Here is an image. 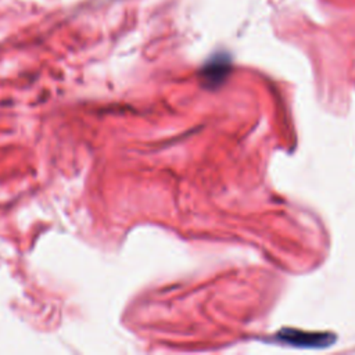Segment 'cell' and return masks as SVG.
I'll use <instances>...</instances> for the list:
<instances>
[{
    "label": "cell",
    "mask_w": 355,
    "mask_h": 355,
    "mask_svg": "<svg viewBox=\"0 0 355 355\" xmlns=\"http://www.w3.org/2000/svg\"><path fill=\"white\" fill-rule=\"evenodd\" d=\"M276 340L282 344L297 348H324L331 345L336 337L331 333L283 329L276 333Z\"/></svg>",
    "instance_id": "1"
},
{
    "label": "cell",
    "mask_w": 355,
    "mask_h": 355,
    "mask_svg": "<svg viewBox=\"0 0 355 355\" xmlns=\"http://www.w3.org/2000/svg\"><path fill=\"white\" fill-rule=\"evenodd\" d=\"M229 71H230L229 58L226 55H216L204 65L201 71V78L208 87H215L225 80Z\"/></svg>",
    "instance_id": "2"
}]
</instances>
